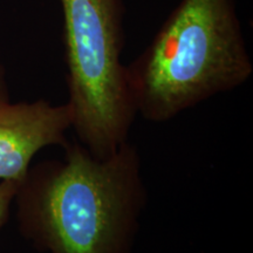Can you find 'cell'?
<instances>
[{
  "label": "cell",
  "instance_id": "obj_1",
  "mask_svg": "<svg viewBox=\"0 0 253 253\" xmlns=\"http://www.w3.org/2000/svg\"><path fill=\"white\" fill-rule=\"evenodd\" d=\"M62 149L19 183L21 237L40 253H132L148 202L137 147L126 141L108 157L78 141Z\"/></svg>",
  "mask_w": 253,
  "mask_h": 253
},
{
  "label": "cell",
  "instance_id": "obj_2",
  "mask_svg": "<svg viewBox=\"0 0 253 253\" xmlns=\"http://www.w3.org/2000/svg\"><path fill=\"white\" fill-rule=\"evenodd\" d=\"M126 73L136 114L153 123L243 86L253 63L233 0H181Z\"/></svg>",
  "mask_w": 253,
  "mask_h": 253
},
{
  "label": "cell",
  "instance_id": "obj_3",
  "mask_svg": "<svg viewBox=\"0 0 253 253\" xmlns=\"http://www.w3.org/2000/svg\"><path fill=\"white\" fill-rule=\"evenodd\" d=\"M67 65V104L78 142L108 157L129 141L137 114L121 61L122 0H59Z\"/></svg>",
  "mask_w": 253,
  "mask_h": 253
},
{
  "label": "cell",
  "instance_id": "obj_4",
  "mask_svg": "<svg viewBox=\"0 0 253 253\" xmlns=\"http://www.w3.org/2000/svg\"><path fill=\"white\" fill-rule=\"evenodd\" d=\"M72 123L67 102L9 101L0 106V181H23L41 149L67 144Z\"/></svg>",
  "mask_w": 253,
  "mask_h": 253
},
{
  "label": "cell",
  "instance_id": "obj_5",
  "mask_svg": "<svg viewBox=\"0 0 253 253\" xmlns=\"http://www.w3.org/2000/svg\"><path fill=\"white\" fill-rule=\"evenodd\" d=\"M19 183L20 182L0 181V230L8 221Z\"/></svg>",
  "mask_w": 253,
  "mask_h": 253
},
{
  "label": "cell",
  "instance_id": "obj_6",
  "mask_svg": "<svg viewBox=\"0 0 253 253\" xmlns=\"http://www.w3.org/2000/svg\"><path fill=\"white\" fill-rule=\"evenodd\" d=\"M9 94L7 88V82H6L5 69L0 65V106L9 102Z\"/></svg>",
  "mask_w": 253,
  "mask_h": 253
}]
</instances>
